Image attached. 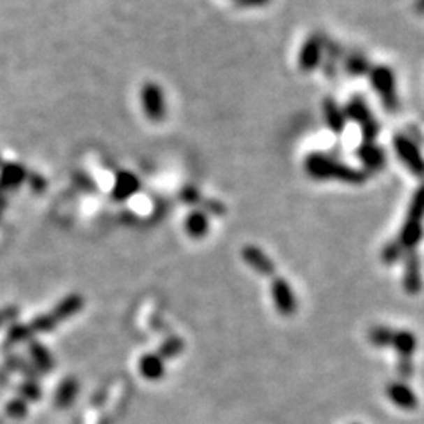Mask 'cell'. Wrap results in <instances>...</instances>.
Instances as JSON below:
<instances>
[{
    "label": "cell",
    "mask_w": 424,
    "mask_h": 424,
    "mask_svg": "<svg viewBox=\"0 0 424 424\" xmlns=\"http://www.w3.org/2000/svg\"><path fill=\"white\" fill-rule=\"evenodd\" d=\"M305 167L307 172L318 180H338L343 182H351V184H362L366 180V175L362 170L352 168L324 154L308 156Z\"/></svg>",
    "instance_id": "obj_1"
},
{
    "label": "cell",
    "mask_w": 424,
    "mask_h": 424,
    "mask_svg": "<svg viewBox=\"0 0 424 424\" xmlns=\"http://www.w3.org/2000/svg\"><path fill=\"white\" fill-rule=\"evenodd\" d=\"M370 80L379 98L382 99L385 109L388 112H396L400 107V98L396 92V75L393 69L387 65L372 66Z\"/></svg>",
    "instance_id": "obj_2"
},
{
    "label": "cell",
    "mask_w": 424,
    "mask_h": 424,
    "mask_svg": "<svg viewBox=\"0 0 424 424\" xmlns=\"http://www.w3.org/2000/svg\"><path fill=\"white\" fill-rule=\"evenodd\" d=\"M344 115L346 118L352 119L360 124L362 128V136L365 142H374L376 137L381 132V124L377 123V119L372 115L371 109L368 104L365 103L363 98L353 96L351 98L349 103L344 107Z\"/></svg>",
    "instance_id": "obj_3"
},
{
    "label": "cell",
    "mask_w": 424,
    "mask_h": 424,
    "mask_svg": "<svg viewBox=\"0 0 424 424\" xmlns=\"http://www.w3.org/2000/svg\"><path fill=\"white\" fill-rule=\"evenodd\" d=\"M393 145L397 157H400L409 172L414 173L416 178H424V157L421 156L420 148L416 147V143L412 138L397 134L393 138Z\"/></svg>",
    "instance_id": "obj_4"
},
{
    "label": "cell",
    "mask_w": 424,
    "mask_h": 424,
    "mask_svg": "<svg viewBox=\"0 0 424 424\" xmlns=\"http://www.w3.org/2000/svg\"><path fill=\"white\" fill-rule=\"evenodd\" d=\"M143 110L153 122H161L166 115V104H163V93L159 85L147 84L142 90Z\"/></svg>",
    "instance_id": "obj_5"
},
{
    "label": "cell",
    "mask_w": 424,
    "mask_h": 424,
    "mask_svg": "<svg viewBox=\"0 0 424 424\" xmlns=\"http://www.w3.org/2000/svg\"><path fill=\"white\" fill-rule=\"evenodd\" d=\"M322 54H324V43L319 36H312L308 38L300 49L299 55V63L303 71H313L314 68L322 60Z\"/></svg>",
    "instance_id": "obj_6"
},
{
    "label": "cell",
    "mask_w": 424,
    "mask_h": 424,
    "mask_svg": "<svg viewBox=\"0 0 424 424\" xmlns=\"http://www.w3.org/2000/svg\"><path fill=\"white\" fill-rule=\"evenodd\" d=\"M358 159L362 161L363 166L371 170V172H377L382 170L385 162H387V156L382 147H379L374 142H363L357 149Z\"/></svg>",
    "instance_id": "obj_7"
},
{
    "label": "cell",
    "mask_w": 424,
    "mask_h": 424,
    "mask_svg": "<svg viewBox=\"0 0 424 424\" xmlns=\"http://www.w3.org/2000/svg\"><path fill=\"white\" fill-rule=\"evenodd\" d=\"M324 115H326V122L328 124V128H330L335 134H341V132L344 131L347 118L344 115V110L341 109V107L335 103L333 99L326 101Z\"/></svg>",
    "instance_id": "obj_8"
},
{
    "label": "cell",
    "mask_w": 424,
    "mask_h": 424,
    "mask_svg": "<svg viewBox=\"0 0 424 424\" xmlns=\"http://www.w3.org/2000/svg\"><path fill=\"white\" fill-rule=\"evenodd\" d=\"M274 299H275V303L280 312L286 313V314L294 312V308H295L294 295L291 294V289L288 288V284L284 282L278 280L274 284Z\"/></svg>",
    "instance_id": "obj_9"
},
{
    "label": "cell",
    "mask_w": 424,
    "mask_h": 424,
    "mask_svg": "<svg viewBox=\"0 0 424 424\" xmlns=\"http://www.w3.org/2000/svg\"><path fill=\"white\" fill-rule=\"evenodd\" d=\"M388 393L391 400H393L400 407L404 409L415 407L416 397L414 396L412 391H410L407 387H404V385H393V387H390Z\"/></svg>",
    "instance_id": "obj_10"
},
{
    "label": "cell",
    "mask_w": 424,
    "mask_h": 424,
    "mask_svg": "<svg viewBox=\"0 0 424 424\" xmlns=\"http://www.w3.org/2000/svg\"><path fill=\"white\" fill-rule=\"evenodd\" d=\"M344 66H346V71L349 73L351 75L370 74L371 68H372L370 65V60L362 54H352V55L347 57Z\"/></svg>",
    "instance_id": "obj_11"
},
{
    "label": "cell",
    "mask_w": 424,
    "mask_h": 424,
    "mask_svg": "<svg viewBox=\"0 0 424 424\" xmlns=\"http://www.w3.org/2000/svg\"><path fill=\"white\" fill-rule=\"evenodd\" d=\"M245 259L249 261L253 268L256 270L263 272V274H270L272 272V264L268 258H265L261 251L255 247H250V249L245 250Z\"/></svg>",
    "instance_id": "obj_12"
},
{
    "label": "cell",
    "mask_w": 424,
    "mask_h": 424,
    "mask_svg": "<svg viewBox=\"0 0 424 424\" xmlns=\"http://www.w3.org/2000/svg\"><path fill=\"white\" fill-rule=\"evenodd\" d=\"M407 217L424 220V184H421L414 193L412 201H410Z\"/></svg>",
    "instance_id": "obj_13"
},
{
    "label": "cell",
    "mask_w": 424,
    "mask_h": 424,
    "mask_svg": "<svg viewBox=\"0 0 424 424\" xmlns=\"http://www.w3.org/2000/svg\"><path fill=\"white\" fill-rule=\"evenodd\" d=\"M136 187H137V181H136L134 176L128 175V173L119 175L117 187H115V195L118 198H124V197H128V195L134 192Z\"/></svg>",
    "instance_id": "obj_14"
},
{
    "label": "cell",
    "mask_w": 424,
    "mask_h": 424,
    "mask_svg": "<svg viewBox=\"0 0 424 424\" xmlns=\"http://www.w3.org/2000/svg\"><path fill=\"white\" fill-rule=\"evenodd\" d=\"M207 228V221L203 214L195 212L187 220V231L192 234V236H201V234L206 233Z\"/></svg>",
    "instance_id": "obj_15"
},
{
    "label": "cell",
    "mask_w": 424,
    "mask_h": 424,
    "mask_svg": "<svg viewBox=\"0 0 424 424\" xmlns=\"http://www.w3.org/2000/svg\"><path fill=\"white\" fill-rule=\"evenodd\" d=\"M396 349L402 353V357L409 356L415 349V339L410 333H397L396 335Z\"/></svg>",
    "instance_id": "obj_16"
},
{
    "label": "cell",
    "mask_w": 424,
    "mask_h": 424,
    "mask_svg": "<svg viewBox=\"0 0 424 424\" xmlns=\"http://www.w3.org/2000/svg\"><path fill=\"white\" fill-rule=\"evenodd\" d=\"M143 372L148 377H157L162 372V365L157 358H147L143 360Z\"/></svg>",
    "instance_id": "obj_17"
},
{
    "label": "cell",
    "mask_w": 424,
    "mask_h": 424,
    "mask_svg": "<svg viewBox=\"0 0 424 424\" xmlns=\"http://www.w3.org/2000/svg\"><path fill=\"white\" fill-rule=\"evenodd\" d=\"M401 249H402V247L400 245V242H393V244H390V245L387 247V249H385V251H383V258H385V261H388V263H393V261H396V259L400 258Z\"/></svg>",
    "instance_id": "obj_18"
},
{
    "label": "cell",
    "mask_w": 424,
    "mask_h": 424,
    "mask_svg": "<svg viewBox=\"0 0 424 424\" xmlns=\"http://www.w3.org/2000/svg\"><path fill=\"white\" fill-rule=\"evenodd\" d=\"M414 8L416 13H418V15H424V0H415Z\"/></svg>",
    "instance_id": "obj_19"
}]
</instances>
